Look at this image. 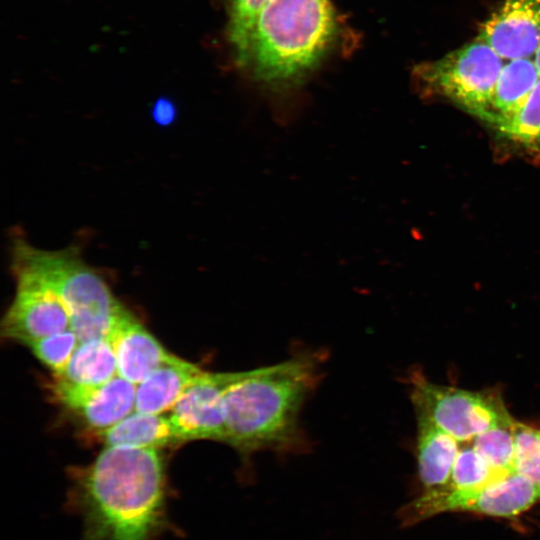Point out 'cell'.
Listing matches in <instances>:
<instances>
[{
    "label": "cell",
    "mask_w": 540,
    "mask_h": 540,
    "mask_svg": "<svg viewBox=\"0 0 540 540\" xmlns=\"http://www.w3.org/2000/svg\"><path fill=\"white\" fill-rule=\"evenodd\" d=\"M168 501L158 449L105 446L74 473L67 507L81 520L80 540H159L177 532Z\"/></svg>",
    "instance_id": "cell-1"
},
{
    "label": "cell",
    "mask_w": 540,
    "mask_h": 540,
    "mask_svg": "<svg viewBox=\"0 0 540 540\" xmlns=\"http://www.w3.org/2000/svg\"><path fill=\"white\" fill-rule=\"evenodd\" d=\"M319 354L302 352L283 362L242 371L223 398L224 443L242 458L271 450L305 448L299 425L304 402L321 377Z\"/></svg>",
    "instance_id": "cell-2"
},
{
    "label": "cell",
    "mask_w": 540,
    "mask_h": 540,
    "mask_svg": "<svg viewBox=\"0 0 540 540\" xmlns=\"http://www.w3.org/2000/svg\"><path fill=\"white\" fill-rule=\"evenodd\" d=\"M337 33L331 0H270L252 31L245 69L270 98L286 99L319 67Z\"/></svg>",
    "instance_id": "cell-3"
},
{
    "label": "cell",
    "mask_w": 540,
    "mask_h": 540,
    "mask_svg": "<svg viewBox=\"0 0 540 540\" xmlns=\"http://www.w3.org/2000/svg\"><path fill=\"white\" fill-rule=\"evenodd\" d=\"M11 256L12 269L32 274L57 295L79 342L107 336L122 303L106 281L83 261L76 248L44 250L16 237Z\"/></svg>",
    "instance_id": "cell-4"
},
{
    "label": "cell",
    "mask_w": 540,
    "mask_h": 540,
    "mask_svg": "<svg viewBox=\"0 0 540 540\" xmlns=\"http://www.w3.org/2000/svg\"><path fill=\"white\" fill-rule=\"evenodd\" d=\"M504 60L480 38L443 57L418 64L413 76L425 97H441L490 123L491 101Z\"/></svg>",
    "instance_id": "cell-5"
},
{
    "label": "cell",
    "mask_w": 540,
    "mask_h": 540,
    "mask_svg": "<svg viewBox=\"0 0 540 540\" xmlns=\"http://www.w3.org/2000/svg\"><path fill=\"white\" fill-rule=\"evenodd\" d=\"M411 400L416 414L425 415L459 442L516 422L499 392L439 385L418 372L411 374Z\"/></svg>",
    "instance_id": "cell-6"
},
{
    "label": "cell",
    "mask_w": 540,
    "mask_h": 540,
    "mask_svg": "<svg viewBox=\"0 0 540 540\" xmlns=\"http://www.w3.org/2000/svg\"><path fill=\"white\" fill-rule=\"evenodd\" d=\"M14 299L1 322V335L24 345L70 328V316L57 297L32 274L12 269Z\"/></svg>",
    "instance_id": "cell-7"
},
{
    "label": "cell",
    "mask_w": 540,
    "mask_h": 540,
    "mask_svg": "<svg viewBox=\"0 0 540 540\" xmlns=\"http://www.w3.org/2000/svg\"><path fill=\"white\" fill-rule=\"evenodd\" d=\"M241 372H206L187 387L168 416L177 442L224 441L223 398Z\"/></svg>",
    "instance_id": "cell-8"
},
{
    "label": "cell",
    "mask_w": 540,
    "mask_h": 540,
    "mask_svg": "<svg viewBox=\"0 0 540 540\" xmlns=\"http://www.w3.org/2000/svg\"><path fill=\"white\" fill-rule=\"evenodd\" d=\"M51 390L58 402L99 432L135 410L136 385L119 374L106 383L90 386L55 380Z\"/></svg>",
    "instance_id": "cell-9"
},
{
    "label": "cell",
    "mask_w": 540,
    "mask_h": 540,
    "mask_svg": "<svg viewBox=\"0 0 540 540\" xmlns=\"http://www.w3.org/2000/svg\"><path fill=\"white\" fill-rule=\"evenodd\" d=\"M478 38L503 60L534 57L540 43V0H504L480 25Z\"/></svg>",
    "instance_id": "cell-10"
},
{
    "label": "cell",
    "mask_w": 540,
    "mask_h": 540,
    "mask_svg": "<svg viewBox=\"0 0 540 540\" xmlns=\"http://www.w3.org/2000/svg\"><path fill=\"white\" fill-rule=\"evenodd\" d=\"M107 337L115 352L118 374L135 385L171 354L123 304L113 317Z\"/></svg>",
    "instance_id": "cell-11"
},
{
    "label": "cell",
    "mask_w": 540,
    "mask_h": 540,
    "mask_svg": "<svg viewBox=\"0 0 540 540\" xmlns=\"http://www.w3.org/2000/svg\"><path fill=\"white\" fill-rule=\"evenodd\" d=\"M539 501L540 486L512 471L494 478L478 491L462 498L454 512L511 519Z\"/></svg>",
    "instance_id": "cell-12"
},
{
    "label": "cell",
    "mask_w": 540,
    "mask_h": 540,
    "mask_svg": "<svg viewBox=\"0 0 540 540\" xmlns=\"http://www.w3.org/2000/svg\"><path fill=\"white\" fill-rule=\"evenodd\" d=\"M203 372L173 354L136 385L135 410L150 414L170 411L192 381Z\"/></svg>",
    "instance_id": "cell-13"
},
{
    "label": "cell",
    "mask_w": 540,
    "mask_h": 540,
    "mask_svg": "<svg viewBox=\"0 0 540 540\" xmlns=\"http://www.w3.org/2000/svg\"><path fill=\"white\" fill-rule=\"evenodd\" d=\"M416 417V456L422 491L438 489L450 481L460 451L459 441L425 415Z\"/></svg>",
    "instance_id": "cell-14"
},
{
    "label": "cell",
    "mask_w": 540,
    "mask_h": 540,
    "mask_svg": "<svg viewBox=\"0 0 540 540\" xmlns=\"http://www.w3.org/2000/svg\"><path fill=\"white\" fill-rule=\"evenodd\" d=\"M539 80L540 75L533 58L508 60L494 88L489 124L495 128L518 112Z\"/></svg>",
    "instance_id": "cell-15"
},
{
    "label": "cell",
    "mask_w": 540,
    "mask_h": 540,
    "mask_svg": "<svg viewBox=\"0 0 540 540\" xmlns=\"http://www.w3.org/2000/svg\"><path fill=\"white\" fill-rule=\"evenodd\" d=\"M118 375L117 359L108 337L79 342L55 380L78 386L99 385Z\"/></svg>",
    "instance_id": "cell-16"
},
{
    "label": "cell",
    "mask_w": 540,
    "mask_h": 540,
    "mask_svg": "<svg viewBox=\"0 0 540 540\" xmlns=\"http://www.w3.org/2000/svg\"><path fill=\"white\" fill-rule=\"evenodd\" d=\"M100 434L105 446L159 450L177 442L169 417L136 410Z\"/></svg>",
    "instance_id": "cell-17"
},
{
    "label": "cell",
    "mask_w": 540,
    "mask_h": 540,
    "mask_svg": "<svg viewBox=\"0 0 540 540\" xmlns=\"http://www.w3.org/2000/svg\"><path fill=\"white\" fill-rule=\"evenodd\" d=\"M270 0H226V34L237 65L245 69L255 23Z\"/></svg>",
    "instance_id": "cell-18"
},
{
    "label": "cell",
    "mask_w": 540,
    "mask_h": 540,
    "mask_svg": "<svg viewBox=\"0 0 540 540\" xmlns=\"http://www.w3.org/2000/svg\"><path fill=\"white\" fill-rule=\"evenodd\" d=\"M495 128L514 143L527 147L540 145V80L520 110Z\"/></svg>",
    "instance_id": "cell-19"
},
{
    "label": "cell",
    "mask_w": 540,
    "mask_h": 540,
    "mask_svg": "<svg viewBox=\"0 0 540 540\" xmlns=\"http://www.w3.org/2000/svg\"><path fill=\"white\" fill-rule=\"evenodd\" d=\"M514 425L487 430L471 441L475 450L500 475L515 471Z\"/></svg>",
    "instance_id": "cell-20"
},
{
    "label": "cell",
    "mask_w": 540,
    "mask_h": 540,
    "mask_svg": "<svg viewBox=\"0 0 540 540\" xmlns=\"http://www.w3.org/2000/svg\"><path fill=\"white\" fill-rule=\"evenodd\" d=\"M514 470L540 486V429L515 422Z\"/></svg>",
    "instance_id": "cell-21"
},
{
    "label": "cell",
    "mask_w": 540,
    "mask_h": 540,
    "mask_svg": "<svg viewBox=\"0 0 540 540\" xmlns=\"http://www.w3.org/2000/svg\"><path fill=\"white\" fill-rule=\"evenodd\" d=\"M78 343L76 334L69 328L33 341L27 346L41 363L57 375L69 362Z\"/></svg>",
    "instance_id": "cell-22"
},
{
    "label": "cell",
    "mask_w": 540,
    "mask_h": 540,
    "mask_svg": "<svg viewBox=\"0 0 540 540\" xmlns=\"http://www.w3.org/2000/svg\"><path fill=\"white\" fill-rule=\"evenodd\" d=\"M152 117L160 125H169L176 118L175 104L166 97H159L152 106Z\"/></svg>",
    "instance_id": "cell-23"
},
{
    "label": "cell",
    "mask_w": 540,
    "mask_h": 540,
    "mask_svg": "<svg viewBox=\"0 0 540 540\" xmlns=\"http://www.w3.org/2000/svg\"><path fill=\"white\" fill-rule=\"evenodd\" d=\"M534 62H535V65L537 67V70H538V73L540 75V43H539V46L534 54Z\"/></svg>",
    "instance_id": "cell-24"
}]
</instances>
